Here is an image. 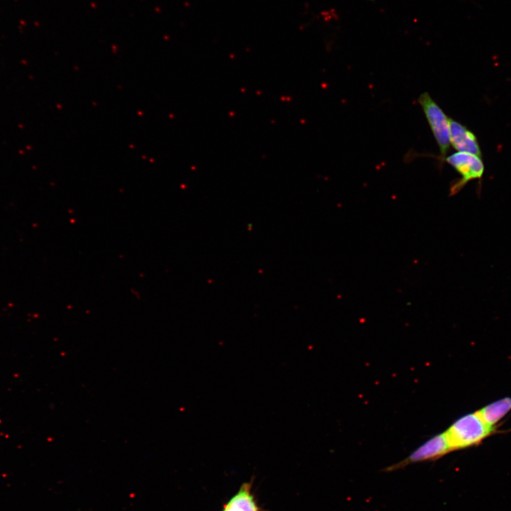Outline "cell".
Instances as JSON below:
<instances>
[{"label": "cell", "instance_id": "cell-5", "mask_svg": "<svg viewBox=\"0 0 511 511\" xmlns=\"http://www.w3.org/2000/svg\"><path fill=\"white\" fill-rule=\"evenodd\" d=\"M450 142L458 152H465L481 156V151L476 136L461 123L449 119Z\"/></svg>", "mask_w": 511, "mask_h": 511}, {"label": "cell", "instance_id": "cell-3", "mask_svg": "<svg viewBox=\"0 0 511 511\" xmlns=\"http://www.w3.org/2000/svg\"><path fill=\"white\" fill-rule=\"evenodd\" d=\"M449 452L451 449L445 434L441 432L429 439L403 460L389 466L385 471H395L410 464L435 461Z\"/></svg>", "mask_w": 511, "mask_h": 511}, {"label": "cell", "instance_id": "cell-1", "mask_svg": "<svg viewBox=\"0 0 511 511\" xmlns=\"http://www.w3.org/2000/svg\"><path fill=\"white\" fill-rule=\"evenodd\" d=\"M495 432L476 411L459 417L444 433L453 451L476 446Z\"/></svg>", "mask_w": 511, "mask_h": 511}, {"label": "cell", "instance_id": "cell-7", "mask_svg": "<svg viewBox=\"0 0 511 511\" xmlns=\"http://www.w3.org/2000/svg\"><path fill=\"white\" fill-rule=\"evenodd\" d=\"M511 410V398L503 397L478 410L483 420L489 426L496 424Z\"/></svg>", "mask_w": 511, "mask_h": 511}, {"label": "cell", "instance_id": "cell-4", "mask_svg": "<svg viewBox=\"0 0 511 511\" xmlns=\"http://www.w3.org/2000/svg\"><path fill=\"white\" fill-rule=\"evenodd\" d=\"M461 176L451 187V194L458 193L470 180L479 179L484 172V165L480 157L465 152H456L443 158Z\"/></svg>", "mask_w": 511, "mask_h": 511}, {"label": "cell", "instance_id": "cell-2", "mask_svg": "<svg viewBox=\"0 0 511 511\" xmlns=\"http://www.w3.org/2000/svg\"><path fill=\"white\" fill-rule=\"evenodd\" d=\"M418 102L422 106L443 158L451 145L449 119L429 93H422L419 97Z\"/></svg>", "mask_w": 511, "mask_h": 511}, {"label": "cell", "instance_id": "cell-6", "mask_svg": "<svg viewBox=\"0 0 511 511\" xmlns=\"http://www.w3.org/2000/svg\"><path fill=\"white\" fill-rule=\"evenodd\" d=\"M252 481L243 483L223 505L221 511H262L253 492Z\"/></svg>", "mask_w": 511, "mask_h": 511}]
</instances>
